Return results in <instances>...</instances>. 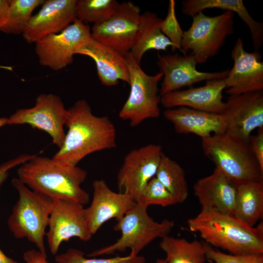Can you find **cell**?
<instances>
[{
	"label": "cell",
	"mask_w": 263,
	"mask_h": 263,
	"mask_svg": "<svg viewBox=\"0 0 263 263\" xmlns=\"http://www.w3.org/2000/svg\"><path fill=\"white\" fill-rule=\"evenodd\" d=\"M68 129L62 146L53 159L77 166L87 155L116 147V131L111 119L94 114L84 99L67 109Z\"/></svg>",
	"instance_id": "1"
},
{
	"label": "cell",
	"mask_w": 263,
	"mask_h": 263,
	"mask_svg": "<svg viewBox=\"0 0 263 263\" xmlns=\"http://www.w3.org/2000/svg\"><path fill=\"white\" fill-rule=\"evenodd\" d=\"M18 178L31 189L52 199H62L87 204L90 195L81 185L87 171L82 168L36 154L20 165Z\"/></svg>",
	"instance_id": "2"
},
{
	"label": "cell",
	"mask_w": 263,
	"mask_h": 263,
	"mask_svg": "<svg viewBox=\"0 0 263 263\" xmlns=\"http://www.w3.org/2000/svg\"><path fill=\"white\" fill-rule=\"evenodd\" d=\"M191 231L199 233L208 244L233 255L263 254V224L250 227L234 216L202 208L187 221Z\"/></svg>",
	"instance_id": "3"
},
{
	"label": "cell",
	"mask_w": 263,
	"mask_h": 263,
	"mask_svg": "<svg viewBox=\"0 0 263 263\" xmlns=\"http://www.w3.org/2000/svg\"><path fill=\"white\" fill-rule=\"evenodd\" d=\"M201 139L205 155L236 185L248 181H263V170L249 143L226 132Z\"/></svg>",
	"instance_id": "4"
},
{
	"label": "cell",
	"mask_w": 263,
	"mask_h": 263,
	"mask_svg": "<svg viewBox=\"0 0 263 263\" xmlns=\"http://www.w3.org/2000/svg\"><path fill=\"white\" fill-rule=\"evenodd\" d=\"M11 184L18 191L19 198L7 220L9 230L15 238H27L46 255L44 238L53 199L30 189L18 178H13Z\"/></svg>",
	"instance_id": "5"
},
{
	"label": "cell",
	"mask_w": 263,
	"mask_h": 263,
	"mask_svg": "<svg viewBox=\"0 0 263 263\" xmlns=\"http://www.w3.org/2000/svg\"><path fill=\"white\" fill-rule=\"evenodd\" d=\"M146 206L136 203L114 226V229L121 233V237L113 244L95 250L87 255L94 258L124 252L127 249L135 254L155 239L168 236L175 225L174 221L167 219L161 222L154 221L148 213Z\"/></svg>",
	"instance_id": "6"
},
{
	"label": "cell",
	"mask_w": 263,
	"mask_h": 263,
	"mask_svg": "<svg viewBox=\"0 0 263 263\" xmlns=\"http://www.w3.org/2000/svg\"><path fill=\"white\" fill-rule=\"evenodd\" d=\"M130 75V93L119 113V117L128 120L132 127H136L149 118L160 115L161 95L158 83L163 75L146 74L130 52L125 55Z\"/></svg>",
	"instance_id": "7"
},
{
	"label": "cell",
	"mask_w": 263,
	"mask_h": 263,
	"mask_svg": "<svg viewBox=\"0 0 263 263\" xmlns=\"http://www.w3.org/2000/svg\"><path fill=\"white\" fill-rule=\"evenodd\" d=\"M234 14L225 11L211 17L201 12L193 16L191 26L184 32L182 52L186 54L190 51L198 63H205L215 56L227 36L234 33Z\"/></svg>",
	"instance_id": "8"
},
{
	"label": "cell",
	"mask_w": 263,
	"mask_h": 263,
	"mask_svg": "<svg viewBox=\"0 0 263 263\" xmlns=\"http://www.w3.org/2000/svg\"><path fill=\"white\" fill-rule=\"evenodd\" d=\"M92 38L89 25L76 18L60 32L51 34L35 43L40 64L59 71L74 61V56Z\"/></svg>",
	"instance_id": "9"
},
{
	"label": "cell",
	"mask_w": 263,
	"mask_h": 263,
	"mask_svg": "<svg viewBox=\"0 0 263 263\" xmlns=\"http://www.w3.org/2000/svg\"><path fill=\"white\" fill-rule=\"evenodd\" d=\"M67 114V109L59 96L42 94L38 96L34 107L17 110L8 118L7 124H27L42 130L50 135L53 143L59 149L65 136L64 127Z\"/></svg>",
	"instance_id": "10"
},
{
	"label": "cell",
	"mask_w": 263,
	"mask_h": 263,
	"mask_svg": "<svg viewBox=\"0 0 263 263\" xmlns=\"http://www.w3.org/2000/svg\"><path fill=\"white\" fill-rule=\"evenodd\" d=\"M163 153L162 147L153 144L129 151L117 173L119 192L137 203L149 181L155 177Z\"/></svg>",
	"instance_id": "11"
},
{
	"label": "cell",
	"mask_w": 263,
	"mask_h": 263,
	"mask_svg": "<svg viewBox=\"0 0 263 263\" xmlns=\"http://www.w3.org/2000/svg\"><path fill=\"white\" fill-rule=\"evenodd\" d=\"M141 18L138 6L131 1H123L110 18L94 24L92 37L125 56L134 43Z\"/></svg>",
	"instance_id": "12"
},
{
	"label": "cell",
	"mask_w": 263,
	"mask_h": 263,
	"mask_svg": "<svg viewBox=\"0 0 263 263\" xmlns=\"http://www.w3.org/2000/svg\"><path fill=\"white\" fill-rule=\"evenodd\" d=\"M46 233L50 251L56 255L61 244L77 237L84 242L91 240V233L86 221L84 206L75 201L53 199Z\"/></svg>",
	"instance_id": "13"
},
{
	"label": "cell",
	"mask_w": 263,
	"mask_h": 263,
	"mask_svg": "<svg viewBox=\"0 0 263 263\" xmlns=\"http://www.w3.org/2000/svg\"><path fill=\"white\" fill-rule=\"evenodd\" d=\"M223 114L225 132L249 143L251 132L263 128V91L229 95Z\"/></svg>",
	"instance_id": "14"
},
{
	"label": "cell",
	"mask_w": 263,
	"mask_h": 263,
	"mask_svg": "<svg viewBox=\"0 0 263 263\" xmlns=\"http://www.w3.org/2000/svg\"><path fill=\"white\" fill-rule=\"evenodd\" d=\"M157 58V64L163 75L159 93L161 96L201 81L225 79L229 72L228 70L217 72L198 71L196 69L198 62L191 54H158Z\"/></svg>",
	"instance_id": "15"
},
{
	"label": "cell",
	"mask_w": 263,
	"mask_h": 263,
	"mask_svg": "<svg viewBox=\"0 0 263 263\" xmlns=\"http://www.w3.org/2000/svg\"><path fill=\"white\" fill-rule=\"evenodd\" d=\"M233 65L224 79L225 93L239 95L263 90V62L259 52L246 51L242 38L237 39L231 52Z\"/></svg>",
	"instance_id": "16"
},
{
	"label": "cell",
	"mask_w": 263,
	"mask_h": 263,
	"mask_svg": "<svg viewBox=\"0 0 263 263\" xmlns=\"http://www.w3.org/2000/svg\"><path fill=\"white\" fill-rule=\"evenodd\" d=\"M92 186L93 200L85 212L89 230L93 235L110 219L119 221L136 202L127 194L112 190L103 179L94 180Z\"/></svg>",
	"instance_id": "17"
},
{
	"label": "cell",
	"mask_w": 263,
	"mask_h": 263,
	"mask_svg": "<svg viewBox=\"0 0 263 263\" xmlns=\"http://www.w3.org/2000/svg\"><path fill=\"white\" fill-rule=\"evenodd\" d=\"M77 0H47L40 10L32 16L22 34L28 43H36L51 34H57L76 18Z\"/></svg>",
	"instance_id": "18"
},
{
	"label": "cell",
	"mask_w": 263,
	"mask_h": 263,
	"mask_svg": "<svg viewBox=\"0 0 263 263\" xmlns=\"http://www.w3.org/2000/svg\"><path fill=\"white\" fill-rule=\"evenodd\" d=\"M224 79L207 81L206 85L182 91H175L161 96L160 103L166 108L186 107L211 113L223 114L225 109L223 92Z\"/></svg>",
	"instance_id": "19"
},
{
	"label": "cell",
	"mask_w": 263,
	"mask_h": 263,
	"mask_svg": "<svg viewBox=\"0 0 263 263\" xmlns=\"http://www.w3.org/2000/svg\"><path fill=\"white\" fill-rule=\"evenodd\" d=\"M193 191L202 208L234 216L237 185L217 168L210 175L198 180Z\"/></svg>",
	"instance_id": "20"
},
{
	"label": "cell",
	"mask_w": 263,
	"mask_h": 263,
	"mask_svg": "<svg viewBox=\"0 0 263 263\" xmlns=\"http://www.w3.org/2000/svg\"><path fill=\"white\" fill-rule=\"evenodd\" d=\"M163 114L165 118L173 124L178 133H192L203 139L225 132V120L223 114L186 107L167 109Z\"/></svg>",
	"instance_id": "21"
},
{
	"label": "cell",
	"mask_w": 263,
	"mask_h": 263,
	"mask_svg": "<svg viewBox=\"0 0 263 263\" xmlns=\"http://www.w3.org/2000/svg\"><path fill=\"white\" fill-rule=\"evenodd\" d=\"M77 54L92 58L95 62L98 78L108 87L117 85L120 80L130 83L126 56L92 37Z\"/></svg>",
	"instance_id": "22"
},
{
	"label": "cell",
	"mask_w": 263,
	"mask_h": 263,
	"mask_svg": "<svg viewBox=\"0 0 263 263\" xmlns=\"http://www.w3.org/2000/svg\"><path fill=\"white\" fill-rule=\"evenodd\" d=\"M209 8H218L236 13L248 27L253 47L257 51L263 43V23L250 15L242 0H185L182 3L183 14L193 17Z\"/></svg>",
	"instance_id": "23"
},
{
	"label": "cell",
	"mask_w": 263,
	"mask_h": 263,
	"mask_svg": "<svg viewBox=\"0 0 263 263\" xmlns=\"http://www.w3.org/2000/svg\"><path fill=\"white\" fill-rule=\"evenodd\" d=\"M161 19L152 12L141 14L139 30L130 52L138 64H140L144 55L149 50L166 51L168 47H172V43L160 29Z\"/></svg>",
	"instance_id": "24"
},
{
	"label": "cell",
	"mask_w": 263,
	"mask_h": 263,
	"mask_svg": "<svg viewBox=\"0 0 263 263\" xmlns=\"http://www.w3.org/2000/svg\"><path fill=\"white\" fill-rule=\"evenodd\" d=\"M234 216L254 227L263 215V181H248L237 185Z\"/></svg>",
	"instance_id": "25"
},
{
	"label": "cell",
	"mask_w": 263,
	"mask_h": 263,
	"mask_svg": "<svg viewBox=\"0 0 263 263\" xmlns=\"http://www.w3.org/2000/svg\"><path fill=\"white\" fill-rule=\"evenodd\" d=\"M159 247L165 253L167 263H205V243L167 236L162 239Z\"/></svg>",
	"instance_id": "26"
},
{
	"label": "cell",
	"mask_w": 263,
	"mask_h": 263,
	"mask_svg": "<svg viewBox=\"0 0 263 263\" xmlns=\"http://www.w3.org/2000/svg\"><path fill=\"white\" fill-rule=\"evenodd\" d=\"M155 177L174 197L177 203L187 200L189 191L184 169L164 152Z\"/></svg>",
	"instance_id": "27"
},
{
	"label": "cell",
	"mask_w": 263,
	"mask_h": 263,
	"mask_svg": "<svg viewBox=\"0 0 263 263\" xmlns=\"http://www.w3.org/2000/svg\"><path fill=\"white\" fill-rule=\"evenodd\" d=\"M44 0H9L7 20L0 29L2 32L11 35L23 33L32 17L34 10L44 3Z\"/></svg>",
	"instance_id": "28"
},
{
	"label": "cell",
	"mask_w": 263,
	"mask_h": 263,
	"mask_svg": "<svg viewBox=\"0 0 263 263\" xmlns=\"http://www.w3.org/2000/svg\"><path fill=\"white\" fill-rule=\"evenodd\" d=\"M119 4L116 0H77L76 16L84 23H100L110 18Z\"/></svg>",
	"instance_id": "29"
},
{
	"label": "cell",
	"mask_w": 263,
	"mask_h": 263,
	"mask_svg": "<svg viewBox=\"0 0 263 263\" xmlns=\"http://www.w3.org/2000/svg\"><path fill=\"white\" fill-rule=\"evenodd\" d=\"M84 252L75 248H69L65 253L57 255L55 261L57 263H145L143 256L136 255L133 250L126 256H116L110 258H87Z\"/></svg>",
	"instance_id": "30"
},
{
	"label": "cell",
	"mask_w": 263,
	"mask_h": 263,
	"mask_svg": "<svg viewBox=\"0 0 263 263\" xmlns=\"http://www.w3.org/2000/svg\"><path fill=\"white\" fill-rule=\"evenodd\" d=\"M137 203L147 207L152 205L167 207L177 204L174 197L155 177L149 181Z\"/></svg>",
	"instance_id": "31"
},
{
	"label": "cell",
	"mask_w": 263,
	"mask_h": 263,
	"mask_svg": "<svg viewBox=\"0 0 263 263\" xmlns=\"http://www.w3.org/2000/svg\"><path fill=\"white\" fill-rule=\"evenodd\" d=\"M175 6V1L170 0L167 16L165 19H161L159 27L162 33L172 43V50L178 49L182 52L181 44L184 31L177 19Z\"/></svg>",
	"instance_id": "32"
},
{
	"label": "cell",
	"mask_w": 263,
	"mask_h": 263,
	"mask_svg": "<svg viewBox=\"0 0 263 263\" xmlns=\"http://www.w3.org/2000/svg\"><path fill=\"white\" fill-rule=\"evenodd\" d=\"M206 257L215 263H263V254L233 255L213 248L207 243Z\"/></svg>",
	"instance_id": "33"
},
{
	"label": "cell",
	"mask_w": 263,
	"mask_h": 263,
	"mask_svg": "<svg viewBox=\"0 0 263 263\" xmlns=\"http://www.w3.org/2000/svg\"><path fill=\"white\" fill-rule=\"evenodd\" d=\"M35 154H23L11 159L0 165V190L1 186L7 179L9 171L12 169L24 163Z\"/></svg>",
	"instance_id": "34"
},
{
	"label": "cell",
	"mask_w": 263,
	"mask_h": 263,
	"mask_svg": "<svg viewBox=\"0 0 263 263\" xmlns=\"http://www.w3.org/2000/svg\"><path fill=\"white\" fill-rule=\"evenodd\" d=\"M249 143L252 152L263 170V128L258 129L256 135L250 136Z\"/></svg>",
	"instance_id": "35"
},
{
	"label": "cell",
	"mask_w": 263,
	"mask_h": 263,
	"mask_svg": "<svg viewBox=\"0 0 263 263\" xmlns=\"http://www.w3.org/2000/svg\"><path fill=\"white\" fill-rule=\"evenodd\" d=\"M23 258L26 263H49L47 261L46 255L35 249L25 252Z\"/></svg>",
	"instance_id": "36"
},
{
	"label": "cell",
	"mask_w": 263,
	"mask_h": 263,
	"mask_svg": "<svg viewBox=\"0 0 263 263\" xmlns=\"http://www.w3.org/2000/svg\"><path fill=\"white\" fill-rule=\"evenodd\" d=\"M9 9V0H0V29L7 20Z\"/></svg>",
	"instance_id": "37"
},
{
	"label": "cell",
	"mask_w": 263,
	"mask_h": 263,
	"mask_svg": "<svg viewBox=\"0 0 263 263\" xmlns=\"http://www.w3.org/2000/svg\"><path fill=\"white\" fill-rule=\"evenodd\" d=\"M0 263H19L17 261L7 257L0 248Z\"/></svg>",
	"instance_id": "38"
},
{
	"label": "cell",
	"mask_w": 263,
	"mask_h": 263,
	"mask_svg": "<svg viewBox=\"0 0 263 263\" xmlns=\"http://www.w3.org/2000/svg\"><path fill=\"white\" fill-rule=\"evenodd\" d=\"M8 118L0 117V128L7 124Z\"/></svg>",
	"instance_id": "39"
},
{
	"label": "cell",
	"mask_w": 263,
	"mask_h": 263,
	"mask_svg": "<svg viewBox=\"0 0 263 263\" xmlns=\"http://www.w3.org/2000/svg\"><path fill=\"white\" fill-rule=\"evenodd\" d=\"M156 263H167L165 259H159L156 260Z\"/></svg>",
	"instance_id": "40"
}]
</instances>
